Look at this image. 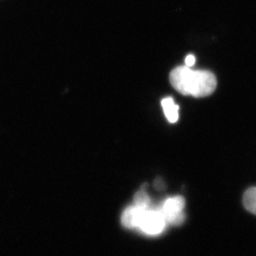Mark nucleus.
<instances>
[{
  "mask_svg": "<svg viewBox=\"0 0 256 256\" xmlns=\"http://www.w3.org/2000/svg\"><path fill=\"white\" fill-rule=\"evenodd\" d=\"M243 204L246 210L256 216V187H252L245 192Z\"/></svg>",
  "mask_w": 256,
  "mask_h": 256,
  "instance_id": "5",
  "label": "nucleus"
},
{
  "mask_svg": "<svg viewBox=\"0 0 256 256\" xmlns=\"http://www.w3.org/2000/svg\"><path fill=\"white\" fill-rule=\"evenodd\" d=\"M162 106L164 108L165 116L167 120L171 122L174 124L178 120V106H176L174 102L173 98L167 97L162 100Z\"/></svg>",
  "mask_w": 256,
  "mask_h": 256,
  "instance_id": "4",
  "label": "nucleus"
},
{
  "mask_svg": "<svg viewBox=\"0 0 256 256\" xmlns=\"http://www.w3.org/2000/svg\"><path fill=\"white\" fill-rule=\"evenodd\" d=\"M162 210L167 225L180 226L185 220V200L180 196H174L166 198L158 206Z\"/></svg>",
  "mask_w": 256,
  "mask_h": 256,
  "instance_id": "3",
  "label": "nucleus"
},
{
  "mask_svg": "<svg viewBox=\"0 0 256 256\" xmlns=\"http://www.w3.org/2000/svg\"><path fill=\"white\" fill-rule=\"evenodd\" d=\"M196 63V57L192 54H188L185 58V66L188 68H192Z\"/></svg>",
  "mask_w": 256,
  "mask_h": 256,
  "instance_id": "7",
  "label": "nucleus"
},
{
  "mask_svg": "<svg viewBox=\"0 0 256 256\" xmlns=\"http://www.w3.org/2000/svg\"><path fill=\"white\" fill-rule=\"evenodd\" d=\"M134 205L140 206V207H150L151 205V198L147 194L144 190H140L136 192L134 196Z\"/></svg>",
  "mask_w": 256,
  "mask_h": 256,
  "instance_id": "6",
  "label": "nucleus"
},
{
  "mask_svg": "<svg viewBox=\"0 0 256 256\" xmlns=\"http://www.w3.org/2000/svg\"><path fill=\"white\" fill-rule=\"evenodd\" d=\"M120 221L124 228L137 229L150 236H160L167 226L160 207H140L134 204L124 210Z\"/></svg>",
  "mask_w": 256,
  "mask_h": 256,
  "instance_id": "2",
  "label": "nucleus"
},
{
  "mask_svg": "<svg viewBox=\"0 0 256 256\" xmlns=\"http://www.w3.org/2000/svg\"><path fill=\"white\" fill-rule=\"evenodd\" d=\"M170 82L176 92L194 98L209 96L216 90L218 84L212 72L192 70L186 66H178L171 72Z\"/></svg>",
  "mask_w": 256,
  "mask_h": 256,
  "instance_id": "1",
  "label": "nucleus"
}]
</instances>
